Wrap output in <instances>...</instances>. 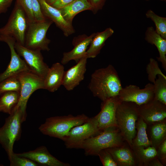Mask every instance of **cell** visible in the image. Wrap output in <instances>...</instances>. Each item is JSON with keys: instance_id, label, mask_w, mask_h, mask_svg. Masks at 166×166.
Instances as JSON below:
<instances>
[{"instance_id": "obj_30", "label": "cell", "mask_w": 166, "mask_h": 166, "mask_svg": "<svg viewBox=\"0 0 166 166\" xmlns=\"http://www.w3.org/2000/svg\"><path fill=\"white\" fill-rule=\"evenodd\" d=\"M21 84L17 75L9 77L0 82V95L8 91L20 92Z\"/></svg>"}, {"instance_id": "obj_36", "label": "cell", "mask_w": 166, "mask_h": 166, "mask_svg": "<svg viewBox=\"0 0 166 166\" xmlns=\"http://www.w3.org/2000/svg\"><path fill=\"white\" fill-rule=\"evenodd\" d=\"M156 150L157 157L161 160L165 162L166 158V139L160 144Z\"/></svg>"}, {"instance_id": "obj_11", "label": "cell", "mask_w": 166, "mask_h": 166, "mask_svg": "<svg viewBox=\"0 0 166 166\" xmlns=\"http://www.w3.org/2000/svg\"><path fill=\"white\" fill-rule=\"evenodd\" d=\"M118 97L121 101L132 102L140 105L154 98L153 84L148 83L142 89L136 85H127L122 88Z\"/></svg>"}, {"instance_id": "obj_33", "label": "cell", "mask_w": 166, "mask_h": 166, "mask_svg": "<svg viewBox=\"0 0 166 166\" xmlns=\"http://www.w3.org/2000/svg\"><path fill=\"white\" fill-rule=\"evenodd\" d=\"M24 11L30 23L35 22L32 8V0H16Z\"/></svg>"}, {"instance_id": "obj_3", "label": "cell", "mask_w": 166, "mask_h": 166, "mask_svg": "<svg viewBox=\"0 0 166 166\" xmlns=\"http://www.w3.org/2000/svg\"><path fill=\"white\" fill-rule=\"evenodd\" d=\"M123 140L117 126L110 127L85 140L81 148L86 156H97L102 150L123 145Z\"/></svg>"}, {"instance_id": "obj_31", "label": "cell", "mask_w": 166, "mask_h": 166, "mask_svg": "<svg viewBox=\"0 0 166 166\" xmlns=\"http://www.w3.org/2000/svg\"><path fill=\"white\" fill-rule=\"evenodd\" d=\"M146 72L148 80L153 84L156 78V76L160 75L166 77L160 68L157 62L153 58H150L146 67Z\"/></svg>"}, {"instance_id": "obj_10", "label": "cell", "mask_w": 166, "mask_h": 166, "mask_svg": "<svg viewBox=\"0 0 166 166\" xmlns=\"http://www.w3.org/2000/svg\"><path fill=\"white\" fill-rule=\"evenodd\" d=\"M14 48L24 58L30 71L44 79L49 68L44 62L41 50L28 49L16 42Z\"/></svg>"}, {"instance_id": "obj_19", "label": "cell", "mask_w": 166, "mask_h": 166, "mask_svg": "<svg viewBox=\"0 0 166 166\" xmlns=\"http://www.w3.org/2000/svg\"><path fill=\"white\" fill-rule=\"evenodd\" d=\"M65 71L64 66L59 62L53 64L44 79V89L53 92L62 85Z\"/></svg>"}, {"instance_id": "obj_13", "label": "cell", "mask_w": 166, "mask_h": 166, "mask_svg": "<svg viewBox=\"0 0 166 166\" xmlns=\"http://www.w3.org/2000/svg\"><path fill=\"white\" fill-rule=\"evenodd\" d=\"M121 102L118 96L102 101L100 111L95 116L101 132L107 128L117 126L116 112L117 106Z\"/></svg>"}, {"instance_id": "obj_24", "label": "cell", "mask_w": 166, "mask_h": 166, "mask_svg": "<svg viewBox=\"0 0 166 166\" xmlns=\"http://www.w3.org/2000/svg\"><path fill=\"white\" fill-rule=\"evenodd\" d=\"M0 96V112L10 114L18 103L20 92L8 91L2 93Z\"/></svg>"}, {"instance_id": "obj_20", "label": "cell", "mask_w": 166, "mask_h": 166, "mask_svg": "<svg viewBox=\"0 0 166 166\" xmlns=\"http://www.w3.org/2000/svg\"><path fill=\"white\" fill-rule=\"evenodd\" d=\"M145 39L148 43L154 45L159 53L157 57L164 70L166 71V39L158 34L152 26L148 27L145 32Z\"/></svg>"}, {"instance_id": "obj_5", "label": "cell", "mask_w": 166, "mask_h": 166, "mask_svg": "<svg viewBox=\"0 0 166 166\" xmlns=\"http://www.w3.org/2000/svg\"><path fill=\"white\" fill-rule=\"evenodd\" d=\"M23 122L21 109L17 108L6 119L4 124L0 128V144L7 153L9 160L14 153L13 148L15 142L21 138V124Z\"/></svg>"}, {"instance_id": "obj_22", "label": "cell", "mask_w": 166, "mask_h": 166, "mask_svg": "<svg viewBox=\"0 0 166 166\" xmlns=\"http://www.w3.org/2000/svg\"><path fill=\"white\" fill-rule=\"evenodd\" d=\"M113 30L110 27L104 31L95 33L87 50L88 58H94L100 53L105 44L106 40L114 33Z\"/></svg>"}, {"instance_id": "obj_37", "label": "cell", "mask_w": 166, "mask_h": 166, "mask_svg": "<svg viewBox=\"0 0 166 166\" xmlns=\"http://www.w3.org/2000/svg\"><path fill=\"white\" fill-rule=\"evenodd\" d=\"M105 0H89V2L92 5L94 14H96L99 10L101 9L104 3Z\"/></svg>"}, {"instance_id": "obj_42", "label": "cell", "mask_w": 166, "mask_h": 166, "mask_svg": "<svg viewBox=\"0 0 166 166\" xmlns=\"http://www.w3.org/2000/svg\"><path fill=\"white\" fill-rule=\"evenodd\" d=\"M146 0V1H148V0ZM161 1H166V0H160Z\"/></svg>"}, {"instance_id": "obj_17", "label": "cell", "mask_w": 166, "mask_h": 166, "mask_svg": "<svg viewBox=\"0 0 166 166\" xmlns=\"http://www.w3.org/2000/svg\"><path fill=\"white\" fill-rule=\"evenodd\" d=\"M88 58L81 59L77 63L65 72L62 85L68 91H71L83 81L86 70Z\"/></svg>"}, {"instance_id": "obj_23", "label": "cell", "mask_w": 166, "mask_h": 166, "mask_svg": "<svg viewBox=\"0 0 166 166\" xmlns=\"http://www.w3.org/2000/svg\"><path fill=\"white\" fill-rule=\"evenodd\" d=\"M64 19L72 24L74 17L85 10L93 11V7L88 0H75L67 6L59 9Z\"/></svg>"}, {"instance_id": "obj_16", "label": "cell", "mask_w": 166, "mask_h": 166, "mask_svg": "<svg viewBox=\"0 0 166 166\" xmlns=\"http://www.w3.org/2000/svg\"><path fill=\"white\" fill-rule=\"evenodd\" d=\"M38 0L45 17L54 22L61 30L65 36L68 37L75 33V30L72 24L64 19L58 9L52 6L45 0Z\"/></svg>"}, {"instance_id": "obj_27", "label": "cell", "mask_w": 166, "mask_h": 166, "mask_svg": "<svg viewBox=\"0 0 166 166\" xmlns=\"http://www.w3.org/2000/svg\"><path fill=\"white\" fill-rule=\"evenodd\" d=\"M136 156L140 163L147 165L151 160L157 157V150L154 147L150 146L146 148L143 146L133 147Z\"/></svg>"}, {"instance_id": "obj_34", "label": "cell", "mask_w": 166, "mask_h": 166, "mask_svg": "<svg viewBox=\"0 0 166 166\" xmlns=\"http://www.w3.org/2000/svg\"><path fill=\"white\" fill-rule=\"evenodd\" d=\"M97 156H99L103 166H117L111 154L105 149L101 150L98 153Z\"/></svg>"}, {"instance_id": "obj_21", "label": "cell", "mask_w": 166, "mask_h": 166, "mask_svg": "<svg viewBox=\"0 0 166 166\" xmlns=\"http://www.w3.org/2000/svg\"><path fill=\"white\" fill-rule=\"evenodd\" d=\"M111 154L117 166H133L136 164L131 150L123 145L105 149Z\"/></svg>"}, {"instance_id": "obj_29", "label": "cell", "mask_w": 166, "mask_h": 166, "mask_svg": "<svg viewBox=\"0 0 166 166\" xmlns=\"http://www.w3.org/2000/svg\"><path fill=\"white\" fill-rule=\"evenodd\" d=\"M145 15L154 23L156 31L163 38L166 39V18L157 15L151 10H148Z\"/></svg>"}, {"instance_id": "obj_9", "label": "cell", "mask_w": 166, "mask_h": 166, "mask_svg": "<svg viewBox=\"0 0 166 166\" xmlns=\"http://www.w3.org/2000/svg\"><path fill=\"white\" fill-rule=\"evenodd\" d=\"M17 76L21 83V88L20 99L16 108H20L24 121L26 117V108L28 100L35 91L44 89V79L30 71L22 72Z\"/></svg>"}, {"instance_id": "obj_41", "label": "cell", "mask_w": 166, "mask_h": 166, "mask_svg": "<svg viewBox=\"0 0 166 166\" xmlns=\"http://www.w3.org/2000/svg\"><path fill=\"white\" fill-rule=\"evenodd\" d=\"M45 2L49 5H51L56 0H45Z\"/></svg>"}, {"instance_id": "obj_38", "label": "cell", "mask_w": 166, "mask_h": 166, "mask_svg": "<svg viewBox=\"0 0 166 166\" xmlns=\"http://www.w3.org/2000/svg\"><path fill=\"white\" fill-rule=\"evenodd\" d=\"M74 0H56L50 5L59 9L67 6Z\"/></svg>"}, {"instance_id": "obj_25", "label": "cell", "mask_w": 166, "mask_h": 166, "mask_svg": "<svg viewBox=\"0 0 166 166\" xmlns=\"http://www.w3.org/2000/svg\"><path fill=\"white\" fill-rule=\"evenodd\" d=\"M147 124L139 117L136 124V134L133 140L132 147L143 146L146 148L152 146L146 132Z\"/></svg>"}, {"instance_id": "obj_8", "label": "cell", "mask_w": 166, "mask_h": 166, "mask_svg": "<svg viewBox=\"0 0 166 166\" xmlns=\"http://www.w3.org/2000/svg\"><path fill=\"white\" fill-rule=\"evenodd\" d=\"M100 132L97 121L94 116L89 118L84 124L72 128L63 140L67 148H81L85 140Z\"/></svg>"}, {"instance_id": "obj_14", "label": "cell", "mask_w": 166, "mask_h": 166, "mask_svg": "<svg viewBox=\"0 0 166 166\" xmlns=\"http://www.w3.org/2000/svg\"><path fill=\"white\" fill-rule=\"evenodd\" d=\"M139 116L147 124L163 121L166 117V105L154 98L148 102L138 105Z\"/></svg>"}, {"instance_id": "obj_26", "label": "cell", "mask_w": 166, "mask_h": 166, "mask_svg": "<svg viewBox=\"0 0 166 166\" xmlns=\"http://www.w3.org/2000/svg\"><path fill=\"white\" fill-rule=\"evenodd\" d=\"M150 130V136L152 146L157 149L160 144L166 139L165 120L156 122L152 124Z\"/></svg>"}, {"instance_id": "obj_40", "label": "cell", "mask_w": 166, "mask_h": 166, "mask_svg": "<svg viewBox=\"0 0 166 166\" xmlns=\"http://www.w3.org/2000/svg\"><path fill=\"white\" fill-rule=\"evenodd\" d=\"M148 165L153 166H162V164L159 160L156 158L150 161L148 164Z\"/></svg>"}, {"instance_id": "obj_12", "label": "cell", "mask_w": 166, "mask_h": 166, "mask_svg": "<svg viewBox=\"0 0 166 166\" xmlns=\"http://www.w3.org/2000/svg\"><path fill=\"white\" fill-rule=\"evenodd\" d=\"M0 41L6 42L9 46L11 53V59L5 70L0 73V82L10 77L17 76L25 72L30 71L24 60L16 52L14 48L16 42L13 37L0 36Z\"/></svg>"}, {"instance_id": "obj_1", "label": "cell", "mask_w": 166, "mask_h": 166, "mask_svg": "<svg viewBox=\"0 0 166 166\" xmlns=\"http://www.w3.org/2000/svg\"><path fill=\"white\" fill-rule=\"evenodd\" d=\"M88 87L94 97L102 101L118 96L122 88L118 73L111 65L95 70Z\"/></svg>"}, {"instance_id": "obj_2", "label": "cell", "mask_w": 166, "mask_h": 166, "mask_svg": "<svg viewBox=\"0 0 166 166\" xmlns=\"http://www.w3.org/2000/svg\"><path fill=\"white\" fill-rule=\"evenodd\" d=\"M89 118L84 114L51 117L46 118L38 128L44 135L63 140L72 128L84 124Z\"/></svg>"}, {"instance_id": "obj_43", "label": "cell", "mask_w": 166, "mask_h": 166, "mask_svg": "<svg viewBox=\"0 0 166 166\" xmlns=\"http://www.w3.org/2000/svg\"><path fill=\"white\" fill-rule=\"evenodd\" d=\"M0 40H1V38H0Z\"/></svg>"}, {"instance_id": "obj_15", "label": "cell", "mask_w": 166, "mask_h": 166, "mask_svg": "<svg viewBox=\"0 0 166 166\" xmlns=\"http://www.w3.org/2000/svg\"><path fill=\"white\" fill-rule=\"evenodd\" d=\"M95 33H93L89 36L83 34L74 38L72 42L74 47L71 51L63 53L61 64L65 65L71 60L77 62L81 59L86 56L87 48Z\"/></svg>"}, {"instance_id": "obj_32", "label": "cell", "mask_w": 166, "mask_h": 166, "mask_svg": "<svg viewBox=\"0 0 166 166\" xmlns=\"http://www.w3.org/2000/svg\"><path fill=\"white\" fill-rule=\"evenodd\" d=\"M10 166H37L38 164L30 159L14 153L9 160Z\"/></svg>"}, {"instance_id": "obj_39", "label": "cell", "mask_w": 166, "mask_h": 166, "mask_svg": "<svg viewBox=\"0 0 166 166\" xmlns=\"http://www.w3.org/2000/svg\"><path fill=\"white\" fill-rule=\"evenodd\" d=\"M14 0H0V14L5 13Z\"/></svg>"}, {"instance_id": "obj_7", "label": "cell", "mask_w": 166, "mask_h": 166, "mask_svg": "<svg viewBox=\"0 0 166 166\" xmlns=\"http://www.w3.org/2000/svg\"><path fill=\"white\" fill-rule=\"evenodd\" d=\"M53 22L48 19L42 22L30 23L26 34L24 46L29 49L48 51L50 40L47 32Z\"/></svg>"}, {"instance_id": "obj_28", "label": "cell", "mask_w": 166, "mask_h": 166, "mask_svg": "<svg viewBox=\"0 0 166 166\" xmlns=\"http://www.w3.org/2000/svg\"><path fill=\"white\" fill-rule=\"evenodd\" d=\"M154 85V98L166 105V77L157 75Z\"/></svg>"}, {"instance_id": "obj_6", "label": "cell", "mask_w": 166, "mask_h": 166, "mask_svg": "<svg viewBox=\"0 0 166 166\" xmlns=\"http://www.w3.org/2000/svg\"><path fill=\"white\" fill-rule=\"evenodd\" d=\"M29 22L24 11L16 2L6 24L0 28V36L13 38L16 42L24 46Z\"/></svg>"}, {"instance_id": "obj_18", "label": "cell", "mask_w": 166, "mask_h": 166, "mask_svg": "<svg viewBox=\"0 0 166 166\" xmlns=\"http://www.w3.org/2000/svg\"><path fill=\"white\" fill-rule=\"evenodd\" d=\"M19 156L28 158L38 164L46 166H70L68 163L62 162L52 155L47 148L42 146L35 149L22 153H16Z\"/></svg>"}, {"instance_id": "obj_35", "label": "cell", "mask_w": 166, "mask_h": 166, "mask_svg": "<svg viewBox=\"0 0 166 166\" xmlns=\"http://www.w3.org/2000/svg\"><path fill=\"white\" fill-rule=\"evenodd\" d=\"M32 8L35 21L42 22L47 19L43 14L38 0H32Z\"/></svg>"}, {"instance_id": "obj_4", "label": "cell", "mask_w": 166, "mask_h": 166, "mask_svg": "<svg viewBox=\"0 0 166 166\" xmlns=\"http://www.w3.org/2000/svg\"><path fill=\"white\" fill-rule=\"evenodd\" d=\"M139 117L138 105L134 103L121 101L117 106L116 116L117 126L124 140L131 148L136 134V124Z\"/></svg>"}]
</instances>
